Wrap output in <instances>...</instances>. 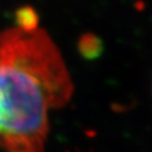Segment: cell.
I'll use <instances>...</instances> for the list:
<instances>
[{
    "instance_id": "cell-1",
    "label": "cell",
    "mask_w": 152,
    "mask_h": 152,
    "mask_svg": "<svg viewBox=\"0 0 152 152\" xmlns=\"http://www.w3.org/2000/svg\"><path fill=\"white\" fill-rule=\"evenodd\" d=\"M66 62L39 25L0 32V150L43 152L49 111L73 95Z\"/></svg>"
},
{
    "instance_id": "cell-2",
    "label": "cell",
    "mask_w": 152,
    "mask_h": 152,
    "mask_svg": "<svg viewBox=\"0 0 152 152\" xmlns=\"http://www.w3.org/2000/svg\"><path fill=\"white\" fill-rule=\"evenodd\" d=\"M79 47H80L82 53L86 58L97 56L102 49V45L98 41V39L96 36H91V35L83 36V39L80 40V43H79Z\"/></svg>"
}]
</instances>
